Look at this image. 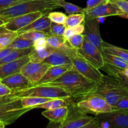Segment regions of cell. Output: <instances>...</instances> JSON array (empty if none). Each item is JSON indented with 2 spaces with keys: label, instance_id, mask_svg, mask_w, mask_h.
I'll return each mask as SVG.
<instances>
[{
  "label": "cell",
  "instance_id": "33",
  "mask_svg": "<svg viewBox=\"0 0 128 128\" xmlns=\"http://www.w3.org/2000/svg\"><path fill=\"white\" fill-rule=\"evenodd\" d=\"M48 36L49 34L39 31H28L18 34L20 37L30 40L32 42L40 38L46 39Z\"/></svg>",
  "mask_w": 128,
  "mask_h": 128
},
{
  "label": "cell",
  "instance_id": "32",
  "mask_svg": "<svg viewBox=\"0 0 128 128\" xmlns=\"http://www.w3.org/2000/svg\"><path fill=\"white\" fill-rule=\"evenodd\" d=\"M60 6L62 7L66 11V13L68 14H72L77 13H83L84 14L85 8L80 7L74 4L66 1L65 0H60Z\"/></svg>",
  "mask_w": 128,
  "mask_h": 128
},
{
  "label": "cell",
  "instance_id": "27",
  "mask_svg": "<svg viewBox=\"0 0 128 128\" xmlns=\"http://www.w3.org/2000/svg\"><path fill=\"white\" fill-rule=\"evenodd\" d=\"M20 99H21V104L23 107L32 108L33 109H35V107L38 105L41 104L52 100L51 98L36 97V96H27V97L21 98Z\"/></svg>",
  "mask_w": 128,
  "mask_h": 128
},
{
  "label": "cell",
  "instance_id": "21",
  "mask_svg": "<svg viewBox=\"0 0 128 128\" xmlns=\"http://www.w3.org/2000/svg\"><path fill=\"white\" fill-rule=\"evenodd\" d=\"M102 55H103L105 65L117 68L121 71L124 70L128 66L127 62L118 56L104 52H102Z\"/></svg>",
  "mask_w": 128,
  "mask_h": 128
},
{
  "label": "cell",
  "instance_id": "1",
  "mask_svg": "<svg viewBox=\"0 0 128 128\" xmlns=\"http://www.w3.org/2000/svg\"><path fill=\"white\" fill-rule=\"evenodd\" d=\"M44 84L61 87L71 95V99L78 101L92 94L98 83L86 78L72 67L56 80Z\"/></svg>",
  "mask_w": 128,
  "mask_h": 128
},
{
  "label": "cell",
  "instance_id": "46",
  "mask_svg": "<svg viewBox=\"0 0 128 128\" xmlns=\"http://www.w3.org/2000/svg\"><path fill=\"white\" fill-rule=\"evenodd\" d=\"M121 72H122V73L124 75L126 78H128V66L126 68H125L124 70H123L122 71H121Z\"/></svg>",
  "mask_w": 128,
  "mask_h": 128
},
{
  "label": "cell",
  "instance_id": "16",
  "mask_svg": "<svg viewBox=\"0 0 128 128\" xmlns=\"http://www.w3.org/2000/svg\"><path fill=\"white\" fill-rule=\"evenodd\" d=\"M1 82L11 89L12 92L32 86L30 81L21 72H18L1 79Z\"/></svg>",
  "mask_w": 128,
  "mask_h": 128
},
{
  "label": "cell",
  "instance_id": "20",
  "mask_svg": "<svg viewBox=\"0 0 128 128\" xmlns=\"http://www.w3.org/2000/svg\"><path fill=\"white\" fill-rule=\"evenodd\" d=\"M68 111V106H64L54 110H46L42 112V115L51 122L60 124L66 118Z\"/></svg>",
  "mask_w": 128,
  "mask_h": 128
},
{
  "label": "cell",
  "instance_id": "49",
  "mask_svg": "<svg viewBox=\"0 0 128 128\" xmlns=\"http://www.w3.org/2000/svg\"><path fill=\"white\" fill-rule=\"evenodd\" d=\"M1 78H0V81H1Z\"/></svg>",
  "mask_w": 128,
  "mask_h": 128
},
{
  "label": "cell",
  "instance_id": "41",
  "mask_svg": "<svg viewBox=\"0 0 128 128\" xmlns=\"http://www.w3.org/2000/svg\"><path fill=\"white\" fill-rule=\"evenodd\" d=\"M48 46L46 39L40 38L35 40L32 42V49L35 50H41L46 48Z\"/></svg>",
  "mask_w": 128,
  "mask_h": 128
},
{
  "label": "cell",
  "instance_id": "2",
  "mask_svg": "<svg viewBox=\"0 0 128 128\" xmlns=\"http://www.w3.org/2000/svg\"><path fill=\"white\" fill-rule=\"evenodd\" d=\"M61 8L60 0H27L8 8L0 10V19L6 23L20 15L38 11H51Z\"/></svg>",
  "mask_w": 128,
  "mask_h": 128
},
{
  "label": "cell",
  "instance_id": "26",
  "mask_svg": "<svg viewBox=\"0 0 128 128\" xmlns=\"http://www.w3.org/2000/svg\"><path fill=\"white\" fill-rule=\"evenodd\" d=\"M32 50V48L21 49V50L14 49L6 57L0 60V65L14 61V60H18V59L24 57V56H28Z\"/></svg>",
  "mask_w": 128,
  "mask_h": 128
},
{
  "label": "cell",
  "instance_id": "5",
  "mask_svg": "<svg viewBox=\"0 0 128 128\" xmlns=\"http://www.w3.org/2000/svg\"><path fill=\"white\" fill-rule=\"evenodd\" d=\"M80 110L86 113H91L95 116L113 111L111 106L103 98L97 94H91L75 104Z\"/></svg>",
  "mask_w": 128,
  "mask_h": 128
},
{
  "label": "cell",
  "instance_id": "43",
  "mask_svg": "<svg viewBox=\"0 0 128 128\" xmlns=\"http://www.w3.org/2000/svg\"><path fill=\"white\" fill-rule=\"evenodd\" d=\"M12 92V90L9 88L8 86L4 84L2 82L0 81V96H6V95L11 94Z\"/></svg>",
  "mask_w": 128,
  "mask_h": 128
},
{
  "label": "cell",
  "instance_id": "23",
  "mask_svg": "<svg viewBox=\"0 0 128 128\" xmlns=\"http://www.w3.org/2000/svg\"><path fill=\"white\" fill-rule=\"evenodd\" d=\"M56 50L48 45L46 48L41 50H35L32 49L28 55L30 61L32 62H42L51 52Z\"/></svg>",
  "mask_w": 128,
  "mask_h": 128
},
{
  "label": "cell",
  "instance_id": "37",
  "mask_svg": "<svg viewBox=\"0 0 128 128\" xmlns=\"http://www.w3.org/2000/svg\"><path fill=\"white\" fill-rule=\"evenodd\" d=\"M66 27L63 24H58L51 22L50 29L49 35H55V36H63Z\"/></svg>",
  "mask_w": 128,
  "mask_h": 128
},
{
  "label": "cell",
  "instance_id": "3",
  "mask_svg": "<svg viewBox=\"0 0 128 128\" xmlns=\"http://www.w3.org/2000/svg\"><path fill=\"white\" fill-rule=\"evenodd\" d=\"M92 94L103 98L111 106H113L119 100L128 95V92L121 86L118 80L111 75H104Z\"/></svg>",
  "mask_w": 128,
  "mask_h": 128
},
{
  "label": "cell",
  "instance_id": "14",
  "mask_svg": "<svg viewBox=\"0 0 128 128\" xmlns=\"http://www.w3.org/2000/svg\"><path fill=\"white\" fill-rule=\"evenodd\" d=\"M50 11H38V12H31L26 14L20 15L14 18L11 19L4 24V27L7 30L12 31H18L28 25L30 24L39 18L41 17L46 12Z\"/></svg>",
  "mask_w": 128,
  "mask_h": 128
},
{
  "label": "cell",
  "instance_id": "29",
  "mask_svg": "<svg viewBox=\"0 0 128 128\" xmlns=\"http://www.w3.org/2000/svg\"><path fill=\"white\" fill-rule=\"evenodd\" d=\"M104 66L107 68V71L109 74L116 78L118 80L121 86L128 92V78L122 73L121 70H118L117 68H114L110 67V66L105 64Z\"/></svg>",
  "mask_w": 128,
  "mask_h": 128
},
{
  "label": "cell",
  "instance_id": "31",
  "mask_svg": "<svg viewBox=\"0 0 128 128\" xmlns=\"http://www.w3.org/2000/svg\"><path fill=\"white\" fill-rule=\"evenodd\" d=\"M32 42H33L30 40L18 36L7 47L11 48L12 49H17V50L32 48Z\"/></svg>",
  "mask_w": 128,
  "mask_h": 128
},
{
  "label": "cell",
  "instance_id": "48",
  "mask_svg": "<svg viewBox=\"0 0 128 128\" xmlns=\"http://www.w3.org/2000/svg\"><path fill=\"white\" fill-rule=\"evenodd\" d=\"M4 24H5L4 21L2 20H1V19H0V28L2 27V26H4Z\"/></svg>",
  "mask_w": 128,
  "mask_h": 128
},
{
  "label": "cell",
  "instance_id": "12",
  "mask_svg": "<svg viewBox=\"0 0 128 128\" xmlns=\"http://www.w3.org/2000/svg\"><path fill=\"white\" fill-rule=\"evenodd\" d=\"M50 65L44 62H32L29 61L21 68V72L32 85H34L44 75Z\"/></svg>",
  "mask_w": 128,
  "mask_h": 128
},
{
  "label": "cell",
  "instance_id": "22",
  "mask_svg": "<svg viewBox=\"0 0 128 128\" xmlns=\"http://www.w3.org/2000/svg\"><path fill=\"white\" fill-rule=\"evenodd\" d=\"M102 51L104 52L118 56L124 60L128 63V50L121 48L118 46L103 41L102 42Z\"/></svg>",
  "mask_w": 128,
  "mask_h": 128
},
{
  "label": "cell",
  "instance_id": "7",
  "mask_svg": "<svg viewBox=\"0 0 128 128\" xmlns=\"http://www.w3.org/2000/svg\"><path fill=\"white\" fill-rule=\"evenodd\" d=\"M33 110L32 108H24L22 106L21 99L16 98L14 101L0 106V121L6 126L11 124L21 116Z\"/></svg>",
  "mask_w": 128,
  "mask_h": 128
},
{
  "label": "cell",
  "instance_id": "40",
  "mask_svg": "<svg viewBox=\"0 0 128 128\" xmlns=\"http://www.w3.org/2000/svg\"><path fill=\"white\" fill-rule=\"evenodd\" d=\"M27 0H0V10L8 8Z\"/></svg>",
  "mask_w": 128,
  "mask_h": 128
},
{
  "label": "cell",
  "instance_id": "11",
  "mask_svg": "<svg viewBox=\"0 0 128 128\" xmlns=\"http://www.w3.org/2000/svg\"><path fill=\"white\" fill-rule=\"evenodd\" d=\"M84 31L83 34L89 41L96 46L100 51H102V42L100 34V21L98 18H86L84 21Z\"/></svg>",
  "mask_w": 128,
  "mask_h": 128
},
{
  "label": "cell",
  "instance_id": "13",
  "mask_svg": "<svg viewBox=\"0 0 128 128\" xmlns=\"http://www.w3.org/2000/svg\"><path fill=\"white\" fill-rule=\"evenodd\" d=\"M76 52V50L71 46L65 49H56L42 62L50 66H61L72 64L71 56Z\"/></svg>",
  "mask_w": 128,
  "mask_h": 128
},
{
  "label": "cell",
  "instance_id": "10",
  "mask_svg": "<svg viewBox=\"0 0 128 128\" xmlns=\"http://www.w3.org/2000/svg\"><path fill=\"white\" fill-rule=\"evenodd\" d=\"M123 14L122 10L116 4L110 0L101 4L96 7L85 10L84 15L86 18H100L111 16H121Z\"/></svg>",
  "mask_w": 128,
  "mask_h": 128
},
{
  "label": "cell",
  "instance_id": "8",
  "mask_svg": "<svg viewBox=\"0 0 128 128\" xmlns=\"http://www.w3.org/2000/svg\"><path fill=\"white\" fill-rule=\"evenodd\" d=\"M77 53L96 69H102L104 66L102 52L84 37L82 46L76 50Z\"/></svg>",
  "mask_w": 128,
  "mask_h": 128
},
{
  "label": "cell",
  "instance_id": "45",
  "mask_svg": "<svg viewBox=\"0 0 128 128\" xmlns=\"http://www.w3.org/2000/svg\"><path fill=\"white\" fill-rule=\"evenodd\" d=\"M14 49L11 48L6 47L4 48L0 49V60H2L4 57H6L8 54L10 53L11 51L13 50Z\"/></svg>",
  "mask_w": 128,
  "mask_h": 128
},
{
  "label": "cell",
  "instance_id": "38",
  "mask_svg": "<svg viewBox=\"0 0 128 128\" xmlns=\"http://www.w3.org/2000/svg\"><path fill=\"white\" fill-rule=\"evenodd\" d=\"M118 5L119 8L122 10L123 14L121 17L128 19V1L126 0H110Z\"/></svg>",
  "mask_w": 128,
  "mask_h": 128
},
{
  "label": "cell",
  "instance_id": "35",
  "mask_svg": "<svg viewBox=\"0 0 128 128\" xmlns=\"http://www.w3.org/2000/svg\"><path fill=\"white\" fill-rule=\"evenodd\" d=\"M84 40V35L83 34H77L71 36L68 40V42L72 48L77 50L82 46Z\"/></svg>",
  "mask_w": 128,
  "mask_h": 128
},
{
  "label": "cell",
  "instance_id": "6",
  "mask_svg": "<svg viewBox=\"0 0 128 128\" xmlns=\"http://www.w3.org/2000/svg\"><path fill=\"white\" fill-rule=\"evenodd\" d=\"M68 106L69 111L66 118L60 124V128H88L90 124L94 120L86 112L81 111L74 104Z\"/></svg>",
  "mask_w": 128,
  "mask_h": 128
},
{
  "label": "cell",
  "instance_id": "15",
  "mask_svg": "<svg viewBox=\"0 0 128 128\" xmlns=\"http://www.w3.org/2000/svg\"><path fill=\"white\" fill-rule=\"evenodd\" d=\"M96 117L100 121L107 122L110 128H128V111L113 110L98 115Z\"/></svg>",
  "mask_w": 128,
  "mask_h": 128
},
{
  "label": "cell",
  "instance_id": "50",
  "mask_svg": "<svg viewBox=\"0 0 128 128\" xmlns=\"http://www.w3.org/2000/svg\"><path fill=\"white\" fill-rule=\"evenodd\" d=\"M126 1H128V0H126Z\"/></svg>",
  "mask_w": 128,
  "mask_h": 128
},
{
  "label": "cell",
  "instance_id": "51",
  "mask_svg": "<svg viewBox=\"0 0 128 128\" xmlns=\"http://www.w3.org/2000/svg\"><path fill=\"white\" fill-rule=\"evenodd\" d=\"M0 49H1V48H0Z\"/></svg>",
  "mask_w": 128,
  "mask_h": 128
},
{
  "label": "cell",
  "instance_id": "36",
  "mask_svg": "<svg viewBox=\"0 0 128 128\" xmlns=\"http://www.w3.org/2000/svg\"><path fill=\"white\" fill-rule=\"evenodd\" d=\"M48 17L52 22L64 24L66 20V15L62 12H49Z\"/></svg>",
  "mask_w": 128,
  "mask_h": 128
},
{
  "label": "cell",
  "instance_id": "17",
  "mask_svg": "<svg viewBox=\"0 0 128 128\" xmlns=\"http://www.w3.org/2000/svg\"><path fill=\"white\" fill-rule=\"evenodd\" d=\"M30 61L28 56H24L18 60L0 65V78L2 79L10 75L20 72L24 65Z\"/></svg>",
  "mask_w": 128,
  "mask_h": 128
},
{
  "label": "cell",
  "instance_id": "28",
  "mask_svg": "<svg viewBox=\"0 0 128 128\" xmlns=\"http://www.w3.org/2000/svg\"><path fill=\"white\" fill-rule=\"evenodd\" d=\"M48 45L55 49H65L70 46L67 40L63 36L49 35L46 38Z\"/></svg>",
  "mask_w": 128,
  "mask_h": 128
},
{
  "label": "cell",
  "instance_id": "19",
  "mask_svg": "<svg viewBox=\"0 0 128 128\" xmlns=\"http://www.w3.org/2000/svg\"><path fill=\"white\" fill-rule=\"evenodd\" d=\"M72 67V64L66 65H61V66H50L44 74L42 78L38 81L34 85L36 84H44L49 83L51 81L56 80L57 78L60 77L61 75L64 73L66 71L71 69Z\"/></svg>",
  "mask_w": 128,
  "mask_h": 128
},
{
  "label": "cell",
  "instance_id": "44",
  "mask_svg": "<svg viewBox=\"0 0 128 128\" xmlns=\"http://www.w3.org/2000/svg\"><path fill=\"white\" fill-rule=\"evenodd\" d=\"M16 98H14L12 96V93L11 94L6 95V96H0V106H2V105L5 104L9 103V102L16 100Z\"/></svg>",
  "mask_w": 128,
  "mask_h": 128
},
{
  "label": "cell",
  "instance_id": "39",
  "mask_svg": "<svg viewBox=\"0 0 128 128\" xmlns=\"http://www.w3.org/2000/svg\"><path fill=\"white\" fill-rule=\"evenodd\" d=\"M113 110H123L128 111V95L124 96L112 106Z\"/></svg>",
  "mask_w": 128,
  "mask_h": 128
},
{
  "label": "cell",
  "instance_id": "18",
  "mask_svg": "<svg viewBox=\"0 0 128 128\" xmlns=\"http://www.w3.org/2000/svg\"><path fill=\"white\" fill-rule=\"evenodd\" d=\"M49 11L46 12L41 17L34 21L30 24L18 31V34L28 31H39L44 32L49 34L50 26L51 24V21L48 17Z\"/></svg>",
  "mask_w": 128,
  "mask_h": 128
},
{
  "label": "cell",
  "instance_id": "9",
  "mask_svg": "<svg viewBox=\"0 0 128 128\" xmlns=\"http://www.w3.org/2000/svg\"><path fill=\"white\" fill-rule=\"evenodd\" d=\"M71 58L72 67L78 72L91 81L97 83L100 82L103 74L100 72L98 69H96L80 56L77 53V51L71 56Z\"/></svg>",
  "mask_w": 128,
  "mask_h": 128
},
{
  "label": "cell",
  "instance_id": "47",
  "mask_svg": "<svg viewBox=\"0 0 128 128\" xmlns=\"http://www.w3.org/2000/svg\"><path fill=\"white\" fill-rule=\"evenodd\" d=\"M6 124H5L3 122L0 121V128H4L6 127Z\"/></svg>",
  "mask_w": 128,
  "mask_h": 128
},
{
  "label": "cell",
  "instance_id": "4",
  "mask_svg": "<svg viewBox=\"0 0 128 128\" xmlns=\"http://www.w3.org/2000/svg\"><path fill=\"white\" fill-rule=\"evenodd\" d=\"M12 95L15 98L36 96L51 99H71V95L61 87L48 84L32 85L24 90L12 92Z\"/></svg>",
  "mask_w": 128,
  "mask_h": 128
},
{
  "label": "cell",
  "instance_id": "34",
  "mask_svg": "<svg viewBox=\"0 0 128 128\" xmlns=\"http://www.w3.org/2000/svg\"><path fill=\"white\" fill-rule=\"evenodd\" d=\"M84 31V23H82L74 27L66 28L62 36L65 40L68 41L73 35L77 34H83Z\"/></svg>",
  "mask_w": 128,
  "mask_h": 128
},
{
  "label": "cell",
  "instance_id": "30",
  "mask_svg": "<svg viewBox=\"0 0 128 128\" xmlns=\"http://www.w3.org/2000/svg\"><path fill=\"white\" fill-rule=\"evenodd\" d=\"M85 20V15L83 13L69 14L66 18L64 25L66 28L74 27L83 23Z\"/></svg>",
  "mask_w": 128,
  "mask_h": 128
},
{
  "label": "cell",
  "instance_id": "42",
  "mask_svg": "<svg viewBox=\"0 0 128 128\" xmlns=\"http://www.w3.org/2000/svg\"><path fill=\"white\" fill-rule=\"evenodd\" d=\"M108 0H88L85 10H89L93 8L96 7L101 4L106 2Z\"/></svg>",
  "mask_w": 128,
  "mask_h": 128
},
{
  "label": "cell",
  "instance_id": "24",
  "mask_svg": "<svg viewBox=\"0 0 128 128\" xmlns=\"http://www.w3.org/2000/svg\"><path fill=\"white\" fill-rule=\"evenodd\" d=\"M70 99H63V98H54L48 102L42 103L41 104L38 105L35 108L44 109V110H54V109L58 108L64 106H69L72 102H70L69 100Z\"/></svg>",
  "mask_w": 128,
  "mask_h": 128
},
{
  "label": "cell",
  "instance_id": "25",
  "mask_svg": "<svg viewBox=\"0 0 128 128\" xmlns=\"http://www.w3.org/2000/svg\"><path fill=\"white\" fill-rule=\"evenodd\" d=\"M18 36L17 31L7 30L3 26L0 28V48L1 49L7 47Z\"/></svg>",
  "mask_w": 128,
  "mask_h": 128
}]
</instances>
